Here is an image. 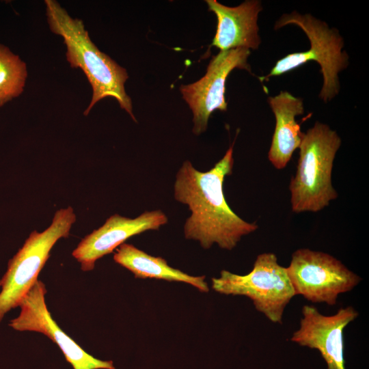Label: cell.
<instances>
[{"instance_id": "obj_1", "label": "cell", "mask_w": 369, "mask_h": 369, "mask_svg": "<svg viewBox=\"0 0 369 369\" xmlns=\"http://www.w3.org/2000/svg\"><path fill=\"white\" fill-rule=\"evenodd\" d=\"M233 146L207 172L198 171L186 161L176 174L174 198L187 205L191 213L184 225V237L197 241L204 249L217 244L232 250L243 236L258 228L238 216L225 198L223 182L232 172Z\"/></svg>"}, {"instance_id": "obj_2", "label": "cell", "mask_w": 369, "mask_h": 369, "mask_svg": "<svg viewBox=\"0 0 369 369\" xmlns=\"http://www.w3.org/2000/svg\"><path fill=\"white\" fill-rule=\"evenodd\" d=\"M44 4L50 30L63 38L70 67L80 68L91 85L92 96L84 115H87L99 100L111 97L136 122L131 99L124 87L128 78L126 69L98 49L81 19L72 18L55 0H45Z\"/></svg>"}, {"instance_id": "obj_3", "label": "cell", "mask_w": 369, "mask_h": 369, "mask_svg": "<svg viewBox=\"0 0 369 369\" xmlns=\"http://www.w3.org/2000/svg\"><path fill=\"white\" fill-rule=\"evenodd\" d=\"M341 142L336 131L319 122L303 133L297 170L289 184L292 212H318L338 197L331 174Z\"/></svg>"}, {"instance_id": "obj_4", "label": "cell", "mask_w": 369, "mask_h": 369, "mask_svg": "<svg viewBox=\"0 0 369 369\" xmlns=\"http://www.w3.org/2000/svg\"><path fill=\"white\" fill-rule=\"evenodd\" d=\"M288 25H297L303 31L310 40V49L281 58L268 74L259 77L260 80L267 81L314 61L320 65L323 79L319 98L325 102L331 100L340 92L338 74L349 63L348 54L342 51V37L337 29L330 28L325 22L310 14H301L296 11L284 14L276 21L274 29L277 30Z\"/></svg>"}, {"instance_id": "obj_5", "label": "cell", "mask_w": 369, "mask_h": 369, "mask_svg": "<svg viewBox=\"0 0 369 369\" xmlns=\"http://www.w3.org/2000/svg\"><path fill=\"white\" fill-rule=\"evenodd\" d=\"M76 221L73 208L57 210L51 224L43 232L33 231L21 248L8 263L0 279V322L6 313L19 306L36 282L50 251L61 238H67Z\"/></svg>"}, {"instance_id": "obj_6", "label": "cell", "mask_w": 369, "mask_h": 369, "mask_svg": "<svg viewBox=\"0 0 369 369\" xmlns=\"http://www.w3.org/2000/svg\"><path fill=\"white\" fill-rule=\"evenodd\" d=\"M212 288L221 294L247 297L258 312L277 323H282L285 308L296 295L286 268L273 253L258 255L246 275L221 271L219 277L212 279Z\"/></svg>"}, {"instance_id": "obj_7", "label": "cell", "mask_w": 369, "mask_h": 369, "mask_svg": "<svg viewBox=\"0 0 369 369\" xmlns=\"http://www.w3.org/2000/svg\"><path fill=\"white\" fill-rule=\"evenodd\" d=\"M286 270L296 295L329 305H334L340 294L351 290L361 280L333 256L309 249L296 250Z\"/></svg>"}, {"instance_id": "obj_8", "label": "cell", "mask_w": 369, "mask_h": 369, "mask_svg": "<svg viewBox=\"0 0 369 369\" xmlns=\"http://www.w3.org/2000/svg\"><path fill=\"white\" fill-rule=\"evenodd\" d=\"M249 55L250 50L247 49L220 51L210 59L204 77L193 83L180 87L183 98L193 112L195 135L206 130L208 119L214 111H227L226 79L236 68L251 73L247 62Z\"/></svg>"}, {"instance_id": "obj_9", "label": "cell", "mask_w": 369, "mask_h": 369, "mask_svg": "<svg viewBox=\"0 0 369 369\" xmlns=\"http://www.w3.org/2000/svg\"><path fill=\"white\" fill-rule=\"evenodd\" d=\"M46 289L37 280L19 304V315L9 326L19 331L43 333L56 344L73 369H115L112 361H103L87 353L64 333L53 319L45 303Z\"/></svg>"}, {"instance_id": "obj_10", "label": "cell", "mask_w": 369, "mask_h": 369, "mask_svg": "<svg viewBox=\"0 0 369 369\" xmlns=\"http://www.w3.org/2000/svg\"><path fill=\"white\" fill-rule=\"evenodd\" d=\"M167 221L165 214L160 210L146 211L134 219L113 215L101 227L85 236L72 255L83 271H92L99 258L113 252L130 237L158 230Z\"/></svg>"}, {"instance_id": "obj_11", "label": "cell", "mask_w": 369, "mask_h": 369, "mask_svg": "<svg viewBox=\"0 0 369 369\" xmlns=\"http://www.w3.org/2000/svg\"><path fill=\"white\" fill-rule=\"evenodd\" d=\"M300 327L290 340L320 351L327 369H345L343 331L358 312L352 307L342 308L332 316L321 314L312 305H304Z\"/></svg>"}, {"instance_id": "obj_12", "label": "cell", "mask_w": 369, "mask_h": 369, "mask_svg": "<svg viewBox=\"0 0 369 369\" xmlns=\"http://www.w3.org/2000/svg\"><path fill=\"white\" fill-rule=\"evenodd\" d=\"M208 10L217 16V24L212 46L220 51L258 49V18L262 10L260 1L247 0L236 7H228L216 0L206 1Z\"/></svg>"}, {"instance_id": "obj_13", "label": "cell", "mask_w": 369, "mask_h": 369, "mask_svg": "<svg viewBox=\"0 0 369 369\" xmlns=\"http://www.w3.org/2000/svg\"><path fill=\"white\" fill-rule=\"evenodd\" d=\"M268 103L275 118L268 159L275 168H285L295 150L299 148L303 133L296 117L304 113L302 98L287 91H281L275 96H269Z\"/></svg>"}, {"instance_id": "obj_14", "label": "cell", "mask_w": 369, "mask_h": 369, "mask_svg": "<svg viewBox=\"0 0 369 369\" xmlns=\"http://www.w3.org/2000/svg\"><path fill=\"white\" fill-rule=\"evenodd\" d=\"M114 261L131 271L135 278L156 279L189 284L201 292L209 290L204 276H192L170 266L161 257H154L134 245L122 243L113 255Z\"/></svg>"}, {"instance_id": "obj_15", "label": "cell", "mask_w": 369, "mask_h": 369, "mask_svg": "<svg viewBox=\"0 0 369 369\" xmlns=\"http://www.w3.org/2000/svg\"><path fill=\"white\" fill-rule=\"evenodd\" d=\"M27 77L26 64L0 44V107L23 93Z\"/></svg>"}]
</instances>
